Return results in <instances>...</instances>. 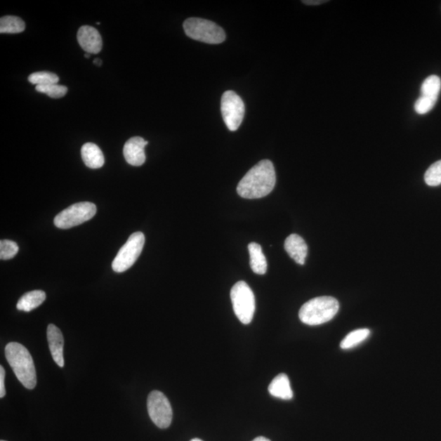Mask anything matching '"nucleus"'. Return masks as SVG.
<instances>
[{"mask_svg": "<svg viewBox=\"0 0 441 441\" xmlns=\"http://www.w3.org/2000/svg\"><path fill=\"white\" fill-rule=\"evenodd\" d=\"M275 182L277 176L272 162L268 159L261 160L239 183L237 193L244 199L263 198L272 192Z\"/></svg>", "mask_w": 441, "mask_h": 441, "instance_id": "f257e3e1", "label": "nucleus"}, {"mask_svg": "<svg viewBox=\"0 0 441 441\" xmlns=\"http://www.w3.org/2000/svg\"><path fill=\"white\" fill-rule=\"evenodd\" d=\"M5 357L20 383L29 390L36 388L37 371L29 350L22 344L10 343L5 348Z\"/></svg>", "mask_w": 441, "mask_h": 441, "instance_id": "f03ea898", "label": "nucleus"}, {"mask_svg": "<svg viewBox=\"0 0 441 441\" xmlns=\"http://www.w3.org/2000/svg\"><path fill=\"white\" fill-rule=\"evenodd\" d=\"M339 303L333 297L315 298L305 303L299 310V319L305 324L315 327L330 322L338 312Z\"/></svg>", "mask_w": 441, "mask_h": 441, "instance_id": "7ed1b4c3", "label": "nucleus"}, {"mask_svg": "<svg viewBox=\"0 0 441 441\" xmlns=\"http://www.w3.org/2000/svg\"><path fill=\"white\" fill-rule=\"evenodd\" d=\"M185 34L190 39L209 44H218L225 39L222 27L206 19L190 18L183 23Z\"/></svg>", "mask_w": 441, "mask_h": 441, "instance_id": "20e7f679", "label": "nucleus"}, {"mask_svg": "<svg viewBox=\"0 0 441 441\" xmlns=\"http://www.w3.org/2000/svg\"><path fill=\"white\" fill-rule=\"evenodd\" d=\"M230 298L235 315L244 324L251 323L255 312V298L252 289L244 282H239L230 290Z\"/></svg>", "mask_w": 441, "mask_h": 441, "instance_id": "39448f33", "label": "nucleus"}, {"mask_svg": "<svg viewBox=\"0 0 441 441\" xmlns=\"http://www.w3.org/2000/svg\"><path fill=\"white\" fill-rule=\"evenodd\" d=\"M97 213V207L93 203L81 202L71 205L58 213L54 218V224L60 229H69L92 219Z\"/></svg>", "mask_w": 441, "mask_h": 441, "instance_id": "423d86ee", "label": "nucleus"}, {"mask_svg": "<svg viewBox=\"0 0 441 441\" xmlns=\"http://www.w3.org/2000/svg\"><path fill=\"white\" fill-rule=\"evenodd\" d=\"M144 244L143 233L138 232L130 235L113 261L112 269L114 272L121 273L131 268L141 255Z\"/></svg>", "mask_w": 441, "mask_h": 441, "instance_id": "0eeeda50", "label": "nucleus"}, {"mask_svg": "<svg viewBox=\"0 0 441 441\" xmlns=\"http://www.w3.org/2000/svg\"><path fill=\"white\" fill-rule=\"evenodd\" d=\"M220 110L225 125L230 131H237L242 124L245 106L242 98L234 91L225 92L220 102Z\"/></svg>", "mask_w": 441, "mask_h": 441, "instance_id": "6e6552de", "label": "nucleus"}, {"mask_svg": "<svg viewBox=\"0 0 441 441\" xmlns=\"http://www.w3.org/2000/svg\"><path fill=\"white\" fill-rule=\"evenodd\" d=\"M147 409L150 419L159 428H168L171 424L172 406L162 392L153 390L150 393L147 399Z\"/></svg>", "mask_w": 441, "mask_h": 441, "instance_id": "1a4fd4ad", "label": "nucleus"}, {"mask_svg": "<svg viewBox=\"0 0 441 441\" xmlns=\"http://www.w3.org/2000/svg\"><path fill=\"white\" fill-rule=\"evenodd\" d=\"M148 142L141 137H134L125 143L123 152L125 160L132 166H141L146 162L145 147Z\"/></svg>", "mask_w": 441, "mask_h": 441, "instance_id": "9d476101", "label": "nucleus"}, {"mask_svg": "<svg viewBox=\"0 0 441 441\" xmlns=\"http://www.w3.org/2000/svg\"><path fill=\"white\" fill-rule=\"evenodd\" d=\"M77 40L85 52L98 54L103 48V39L98 29L90 26L80 27L77 33Z\"/></svg>", "mask_w": 441, "mask_h": 441, "instance_id": "9b49d317", "label": "nucleus"}, {"mask_svg": "<svg viewBox=\"0 0 441 441\" xmlns=\"http://www.w3.org/2000/svg\"><path fill=\"white\" fill-rule=\"evenodd\" d=\"M47 338L50 352L53 359L59 367H64V338L61 330L56 325L49 324L47 329Z\"/></svg>", "mask_w": 441, "mask_h": 441, "instance_id": "f8f14e48", "label": "nucleus"}, {"mask_svg": "<svg viewBox=\"0 0 441 441\" xmlns=\"http://www.w3.org/2000/svg\"><path fill=\"white\" fill-rule=\"evenodd\" d=\"M284 249L289 255L290 258L294 259L296 263L300 265H304L305 258L308 256V248L305 240L297 234L290 235L285 239Z\"/></svg>", "mask_w": 441, "mask_h": 441, "instance_id": "ddd939ff", "label": "nucleus"}, {"mask_svg": "<svg viewBox=\"0 0 441 441\" xmlns=\"http://www.w3.org/2000/svg\"><path fill=\"white\" fill-rule=\"evenodd\" d=\"M268 390L272 397L279 399L289 400L294 397L289 379L285 374L277 375L270 383Z\"/></svg>", "mask_w": 441, "mask_h": 441, "instance_id": "4468645a", "label": "nucleus"}, {"mask_svg": "<svg viewBox=\"0 0 441 441\" xmlns=\"http://www.w3.org/2000/svg\"><path fill=\"white\" fill-rule=\"evenodd\" d=\"M83 162L90 169L102 168L105 163L103 153L96 144L85 143L81 148Z\"/></svg>", "mask_w": 441, "mask_h": 441, "instance_id": "2eb2a0df", "label": "nucleus"}, {"mask_svg": "<svg viewBox=\"0 0 441 441\" xmlns=\"http://www.w3.org/2000/svg\"><path fill=\"white\" fill-rule=\"evenodd\" d=\"M250 256V268L258 275L267 273V259L264 256L262 247L257 243H250L248 246Z\"/></svg>", "mask_w": 441, "mask_h": 441, "instance_id": "dca6fc26", "label": "nucleus"}, {"mask_svg": "<svg viewBox=\"0 0 441 441\" xmlns=\"http://www.w3.org/2000/svg\"><path fill=\"white\" fill-rule=\"evenodd\" d=\"M46 299V294L42 290H34L24 294L19 299L17 308L22 312H29L32 310L37 308Z\"/></svg>", "mask_w": 441, "mask_h": 441, "instance_id": "f3484780", "label": "nucleus"}, {"mask_svg": "<svg viewBox=\"0 0 441 441\" xmlns=\"http://www.w3.org/2000/svg\"><path fill=\"white\" fill-rule=\"evenodd\" d=\"M441 89V79L437 75H430L426 79L421 87V97L437 102Z\"/></svg>", "mask_w": 441, "mask_h": 441, "instance_id": "a211bd4d", "label": "nucleus"}, {"mask_svg": "<svg viewBox=\"0 0 441 441\" xmlns=\"http://www.w3.org/2000/svg\"><path fill=\"white\" fill-rule=\"evenodd\" d=\"M26 25L22 20L15 16H5L0 19V33L18 34L23 32Z\"/></svg>", "mask_w": 441, "mask_h": 441, "instance_id": "6ab92c4d", "label": "nucleus"}, {"mask_svg": "<svg viewBox=\"0 0 441 441\" xmlns=\"http://www.w3.org/2000/svg\"><path fill=\"white\" fill-rule=\"evenodd\" d=\"M370 335V330L368 329H360L353 331L345 336V338L340 344L341 348L343 350L352 349L357 345L367 340Z\"/></svg>", "mask_w": 441, "mask_h": 441, "instance_id": "aec40b11", "label": "nucleus"}, {"mask_svg": "<svg viewBox=\"0 0 441 441\" xmlns=\"http://www.w3.org/2000/svg\"><path fill=\"white\" fill-rule=\"evenodd\" d=\"M28 80L29 83L36 84L37 86H44V85L58 84L59 77L52 72H39L29 74Z\"/></svg>", "mask_w": 441, "mask_h": 441, "instance_id": "412c9836", "label": "nucleus"}, {"mask_svg": "<svg viewBox=\"0 0 441 441\" xmlns=\"http://www.w3.org/2000/svg\"><path fill=\"white\" fill-rule=\"evenodd\" d=\"M424 179L430 187H437L441 184V159L430 165L425 173Z\"/></svg>", "mask_w": 441, "mask_h": 441, "instance_id": "4be33fe9", "label": "nucleus"}, {"mask_svg": "<svg viewBox=\"0 0 441 441\" xmlns=\"http://www.w3.org/2000/svg\"><path fill=\"white\" fill-rule=\"evenodd\" d=\"M36 89L37 92L46 94L48 97L52 98H63L68 91L66 86H63V85H59L58 84L44 85V86H37Z\"/></svg>", "mask_w": 441, "mask_h": 441, "instance_id": "5701e85b", "label": "nucleus"}, {"mask_svg": "<svg viewBox=\"0 0 441 441\" xmlns=\"http://www.w3.org/2000/svg\"><path fill=\"white\" fill-rule=\"evenodd\" d=\"M18 250V245L16 242L9 239H2L0 242V259H12L16 256Z\"/></svg>", "mask_w": 441, "mask_h": 441, "instance_id": "b1692460", "label": "nucleus"}, {"mask_svg": "<svg viewBox=\"0 0 441 441\" xmlns=\"http://www.w3.org/2000/svg\"><path fill=\"white\" fill-rule=\"evenodd\" d=\"M437 102L428 98L421 97L416 101L414 109L419 114H425L430 112Z\"/></svg>", "mask_w": 441, "mask_h": 441, "instance_id": "393cba45", "label": "nucleus"}, {"mask_svg": "<svg viewBox=\"0 0 441 441\" xmlns=\"http://www.w3.org/2000/svg\"><path fill=\"white\" fill-rule=\"evenodd\" d=\"M5 370L3 367H0V398H4L6 390L4 388Z\"/></svg>", "mask_w": 441, "mask_h": 441, "instance_id": "a878e982", "label": "nucleus"}, {"mask_svg": "<svg viewBox=\"0 0 441 441\" xmlns=\"http://www.w3.org/2000/svg\"><path fill=\"white\" fill-rule=\"evenodd\" d=\"M327 1H324V0H308V1H303L305 4L308 5H318L325 3Z\"/></svg>", "mask_w": 441, "mask_h": 441, "instance_id": "bb28decb", "label": "nucleus"}, {"mask_svg": "<svg viewBox=\"0 0 441 441\" xmlns=\"http://www.w3.org/2000/svg\"><path fill=\"white\" fill-rule=\"evenodd\" d=\"M252 441H270V440L269 439L263 437H258L257 438H255Z\"/></svg>", "mask_w": 441, "mask_h": 441, "instance_id": "cd10ccee", "label": "nucleus"}, {"mask_svg": "<svg viewBox=\"0 0 441 441\" xmlns=\"http://www.w3.org/2000/svg\"><path fill=\"white\" fill-rule=\"evenodd\" d=\"M94 64L98 65V67L102 66V60H100L99 58L95 59Z\"/></svg>", "mask_w": 441, "mask_h": 441, "instance_id": "c85d7f7f", "label": "nucleus"}, {"mask_svg": "<svg viewBox=\"0 0 441 441\" xmlns=\"http://www.w3.org/2000/svg\"><path fill=\"white\" fill-rule=\"evenodd\" d=\"M190 441H203V440H200V439H198V438H195V439H192V440H190Z\"/></svg>", "mask_w": 441, "mask_h": 441, "instance_id": "c756f323", "label": "nucleus"}, {"mask_svg": "<svg viewBox=\"0 0 441 441\" xmlns=\"http://www.w3.org/2000/svg\"><path fill=\"white\" fill-rule=\"evenodd\" d=\"M85 58H90V54L89 53L85 54Z\"/></svg>", "mask_w": 441, "mask_h": 441, "instance_id": "7c9ffc66", "label": "nucleus"}, {"mask_svg": "<svg viewBox=\"0 0 441 441\" xmlns=\"http://www.w3.org/2000/svg\"><path fill=\"white\" fill-rule=\"evenodd\" d=\"M1 441H6V440H1Z\"/></svg>", "mask_w": 441, "mask_h": 441, "instance_id": "2f4dec72", "label": "nucleus"}]
</instances>
